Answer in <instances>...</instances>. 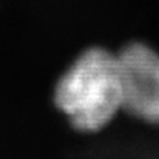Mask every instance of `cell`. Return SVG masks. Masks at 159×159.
I'll return each mask as SVG.
<instances>
[{
  "mask_svg": "<svg viewBox=\"0 0 159 159\" xmlns=\"http://www.w3.org/2000/svg\"><path fill=\"white\" fill-rule=\"evenodd\" d=\"M123 85V110L138 120L159 124V53L140 42L117 53Z\"/></svg>",
  "mask_w": 159,
  "mask_h": 159,
  "instance_id": "7a4b0ae2",
  "label": "cell"
},
{
  "mask_svg": "<svg viewBox=\"0 0 159 159\" xmlns=\"http://www.w3.org/2000/svg\"><path fill=\"white\" fill-rule=\"evenodd\" d=\"M55 103L82 133L106 127L123 110V85L117 55L91 48L80 55L57 81Z\"/></svg>",
  "mask_w": 159,
  "mask_h": 159,
  "instance_id": "6da1fadb",
  "label": "cell"
}]
</instances>
